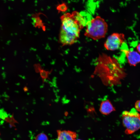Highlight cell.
Here are the masks:
<instances>
[{
    "label": "cell",
    "instance_id": "16",
    "mask_svg": "<svg viewBox=\"0 0 140 140\" xmlns=\"http://www.w3.org/2000/svg\"><path fill=\"white\" fill-rule=\"evenodd\" d=\"M81 140L79 139H78V140Z\"/></svg>",
    "mask_w": 140,
    "mask_h": 140
},
{
    "label": "cell",
    "instance_id": "6",
    "mask_svg": "<svg viewBox=\"0 0 140 140\" xmlns=\"http://www.w3.org/2000/svg\"><path fill=\"white\" fill-rule=\"evenodd\" d=\"M125 54L128 61L129 64L135 66L140 62V54L134 50H122Z\"/></svg>",
    "mask_w": 140,
    "mask_h": 140
},
{
    "label": "cell",
    "instance_id": "11",
    "mask_svg": "<svg viewBox=\"0 0 140 140\" xmlns=\"http://www.w3.org/2000/svg\"><path fill=\"white\" fill-rule=\"evenodd\" d=\"M35 140H48V138L46 134L42 133L36 136Z\"/></svg>",
    "mask_w": 140,
    "mask_h": 140
},
{
    "label": "cell",
    "instance_id": "4",
    "mask_svg": "<svg viewBox=\"0 0 140 140\" xmlns=\"http://www.w3.org/2000/svg\"><path fill=\"white\" fill-rule=\"evenodd\" d=\"M121 119L126 134H132L140 129V114L135 108L123 111Z\"/></svg>",
    "mask_w": 140,
    "mask_h": 140
},
{
    "label": "cell",
    "instance_id": "8",
    "mask_svg": "<svg viewBox=\"0 0 140 140\" xmlns=\"http://www.w3.org/2000/svg\"><path fill=\"white\" fill-rule=\"evenodd\" d=\"M115 110V108L109 100H105L101 102L99 111L102 114L107 115Z\"/></svg>",
    "mask_w": 140,
    "mask_h": 140
},
{
    "label": "cell",
    "instance_id": "9",
    "mask_svg": "<svg viewBox=\"0 0 140 140\" xmlns=\"http://www.w3.org/2000/svg\"><path fill=\"white\" fill-rule=\"evenodd\" d=\"M38 14H36L33 15L32 16V20L34 23V24L35 27H41L43 29H44V26L42 20H41Z\"/></svg>",
    "mask_w": 140,
    "mask_h": 140
},
{
    "label": "cell",
    "instance_id": "5",
    "mask_svg": "<svg viewBox=\"0 0 140 140\" xmlns=\"http://www.w3.org/2000/svg\"><path fill=\"white\" fill-rule=\"evenodd\" d=\"M125 35L122 33H114L109 36L104 44L108 50L114 51L118 49L124 43Z\"/></svg>",
    "mask_w": 140,
    "mask_h": 140
},
{
    "label": "cell",
    "instance_id": "3",
    "mask_svg": "<svg viewBox=\"0 0 140 140\" xmlns=\"http://www.w3.org/2000/svg\"><path fill=\"white\" fill-rule=\"evenodd\" d=\"M86 25L85 36L94 40L104 37L108 31L107 23L103 18L99 16L87 22Z\"/></svg>",
    "mask_w": 140,
    "mask_h": 140
},
{
    "label": "cell",
    "instance_id": "1",
    "mask_svg": "<svg viewBox=\"0 0 140 140\" xmlns=\"http://www.w3.org/2000/svg\"><path fill=\"white\" fill-rule=\"evenodd\" d=\"M61 22L59 41L62 45H71L79 38L81 30L86 25L83 17L78 12L64 14L60 17Z\"/></svg>",
    "mask_w": 140,
    "mask_h": 140
},
{
    "label": "cell",
    "instance_id": "12",
    "mask_svg": "<svg viewBox=\"0 0 140 140\" xmlns=\"http://www.w3.org/2000/svg\"><path fill=\"white\" fill-rule=\"evenodd\" d=\"M41 76L43 79L47 78L49 74L50 73L49 71H46L44 70H41L40 71Z\"/></svg>",
    "mask_w": 140,
    "mask_h": 140
},
{
    "label": "cell",
    "instance_id": "7",
    "mask_svg": "<svg viewBox=\"0 0 140 140\" xmlns=\"http://www.w3.org/2000/svg\"><path fill=\"white\" fill-rule=\"evenodd\" d=\"M57 140H76L77 134L75 132L70 130H57Z\"/></svg>",
    "mask_w": 140,
    "mask_h": 140
},
{
    "label": "cell",
    "instance_id": "14",
    "mask_svg": "<svg viewBox=\"0 0 140 140\" xmlns=\"http://www.w3.org/2000/svg\"><path fill=\"white\" fill-rule=\"evenodd\" d=\"M137 51L140 53V43L136 47Z\"/></svg>",
    "mask_w": 140,
    "mask_h": 140
},
{
    "label": "cell",
    "instance_id": "15",
    "mask_svg": "<svg viewBox=\"0 0 140 140\" xmlns=\"http://www.w3.org/2000/svg\"><path fill=\"white\" fill-rule=\"evenodd\" d=\"M24 90L25 91H26L28 90V88L27 87H25L24 88Z\"/></svg>",
    "mask_w": 140,
    "mask_h": 140
},
{
    "label": "cell",
    "instance_id": "13",
    "mask_svg": "<svg viewBox=\"0 0 140 140\" xmlns=\"http://www.w3.org/2000/svg\"><path fill=\"white\" fill-rule=\"evenodd\" d=\"M135 107L138 112H140V100L136 102L135 104Z\"/></svg>",
    "mask_w": 140,
    "mask_h": 140
},
{
    "label": "cell",
    "instance_id": "2",
    "mask_svg": "<svg viewBox=\"0 0 140 140\" xmlns=\"http://www.w3.org/2000/svg\"><path fill=\"white\" fill-rule=\"evenodd\" d=\"M96 64L94 73L105 85L111 86L117 83L120 73L118 64L115 59L102 53L99 55Z\"/></svg>",
    "mask_w": 140,
    "mask_h": 140
},
{
    "label": "cell",
    "instance_id": "10",
    "mask_svg": "<svg viewBox=\"0 0 140 140\" xmlns=\"http://www.w3.org/2000/svg\"><path fill=\"white\" fill-rule=\"evenodd\" d=\"M56 8L58 12H60L66 11L67 9V7L65 3H62L58 5Z\"/></svg>",
    "mask_w": 140,
    "mask_h": 140
}]
</instances>
